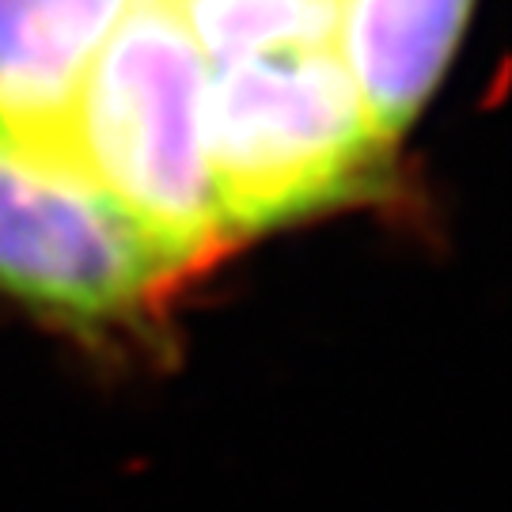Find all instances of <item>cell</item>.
<instances>
[{"label": "cell", "mask_w": 512, "mask_h": 512, "mask_svg": "<svg viewBox=\"0 0 512 512\" xmlns=\"http://www.w3.org/2000/svg\"><path fill=\"white\" fill-rule=\"evenodd\" d=\"M209 171L232 243L384 198L391 141L334 46L209 61Z\"/></svg>", "instance_id": "7a4b0ae2"}, {"label": "cell", "mask_w": 512, "mask_h": 512, "mask_svg": "<svg viewBox=\"0 0 512 512\" xmlns=\"http://www.w3.org/2000/svg\"><path fill=\"white\" fill-rule=\"evenodd\" d=\"M475 0H342L334 50L384 141L437 92Z\"/></svg>", "instance_id": "5b68a950"}, {"label": "cell", "mask_w": 512, "mask_h": 512, "mask_svg": "<svg viewBox=\"0 0 512 512\" xmlns=\"http://www.w3.org/2000/svg\"><path fill=\"white\" fill-rule=\"evenodd\" d=\"M209 61L334 46L342 0H179L175 4Z\"/></svg>", "instance_id": "8992f818"}, {"label": "cell", "mask_w": 512, "mask_h": 512, "mask_svg": "<svg viewBox=\"0 0 512 512\" xmlns=\"http://www.w3.org/2000/svg\"><path fill=\"white\" fill-rule=\"evenodd\" d=\"M126 8L129 0H0V141L69 167L76 99Z\"/></svg>", "instance_id": "277c9868"}, {"label": "cell", "mask_w": 512, "mask_h": 512, "mask_svg": "<svg viewBox=\"0 0 512 512\" xmlns=\"http://www.w3.org/2000/svg\"><path fill=\"white\" fill-rule=\"evenodd\" d=\"M129 4H179V0H129Z\"/></svg>", "instance_id": "52a82bcc"}, {"label": "cell", "mask_w": 512, "mask_h": 512, "mask_svg": "<svg viewBox=\"0 0 512 512\" xmlns=\"http://www.w3.org/2000/svg\"><path fill=\"white\" fill-rule=\"evenodd\" d=\"M209 57L175 4H129L95 57L69 126V167L179 270H209L224 228L205 141Z\"/></svg>", "instance_id": "6da1fadb"}, {"label": "cell", "mask_w": 512, "mask_h": 512, "mask_svg": "<svg viewBox=\"0 0 512 512\" xmlns=\"http://www.w3.org/2000/svg\"><path fill=\"white\" fill-rule=\"evenodd\" d=\"M183 274L76 171L0 141V293L84 338L156 327Z\"/></svg>", "instance_id": "3957f363"}]
</instances>
